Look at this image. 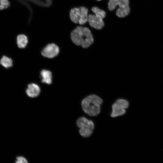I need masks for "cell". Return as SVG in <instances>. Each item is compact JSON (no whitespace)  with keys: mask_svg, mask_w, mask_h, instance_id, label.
I'll list each match as a JSON object with an SVG mask.
<instances>
[{"mask_svg":"<svg viewBox=\"0 0 163 163\" xmlns=\"http://www.w3.org/2000/svg\"><path fill=\"white\" fill-rule=\"evenodd\" d=\"M0 64L5 68L8 69L12 66L13 61L11 58L4 56L0 59Z\"/></svg>","mask_w":163,"mask_h":163,"instance_id":"7c38bea8","label":"cell"},{"mask_svg":"<svg viewBox=\"0 0 163 163\" xmlns=\"http://www.w3.org/2000/svg\"><path fill=\"white\" fill-rule=\"evenodd\" d=\"M16 163H27V159L22 156L18 157L17 158V160L15 161Z\"/></svg>","mask_w":163,"mask_h":163,"instance_id":"5bb4252c","label":"cell"},{"mask_svg":"<svg viewBox=\"0 0 163 163\" xmlns=\"http://www.w3.org/2000/svg\"><path fill=\"white\" fill-rule=\"evenodd\" d=\"M41 82L43 83L50 84L52 82V74L50 71L43 69L40 72Z\"/></svg>","mask_w":163,"mask_h":163,"instance_id":"30bf717a","label":"cell"},{"mask_svg":"<svg viewBox=\"0 0 163 163\" xmlns=\"http://www.w3.org/2000/svg\"><path fill=\"white\" fill-rule=\"evenodd\" d=\"M71 38L75 45L84 48L89 47L94 42V39L90 30L87 27L78 26L71 32Z\"/></svg>","mask_w":163,"mask_h":163,"instance_id":"6da1fadb","label":"cell"},{"mask_svg":"<svg viewBox=\"0 0 163 163\" xmlns=\"http://www.w3.org/2000/svg\"><path fill=\"white\" fill-rule=\"evenodd\" d=\"M103 102L102 99L95 94L88 96L82 100L81 105L84 111L91 116H95L100 112V106Z\"/></svg>","mask_w":163,"mask_h":163,"instance_id":"7a4b0ae2","label":"cell"},{"mask_svg":"<svg viewBox=\"0 0 163 163\" xmlns=\"http://www.w3.org/2000/svg\"><path fill=\"white\" fill-rule=\"evenodd\" d=\"M129 105V102L127 100L123 99L117 100L112 106L111 117H116L123 115L126 113L125 109L128 107Z\"/></svg>","mask_w":163,"mask_h":163,"instance_id":"52a82bcc","label":"cell"},{"mask_svg":"<svg viewBox=\"0 0 163 163\" xmlns=\"http://www.w3.org/2000/svg\"><path fill=\"white\" fill-rule=\"evenodd\" d=\"M17 43L18 46L20 48H25L28 43V39L26 36L20 34L17 38Z\"/></svg>","mask_w":163,"mask_h":163,"instance_id":"8fae6325","label":"cell"},{"mask_svg":"<svg viewBox=\"0 0 163 163\" xmlns=\"http://www.w3.org/2000/svg\"><path fill=\"white\" fill-rule=\"evenodd\" d=\"M40 91L39 86L35 83L29 84L26 91L27 95L31 97H37L40 94Z\"/></svg>","mask_w":163,"mask_h":163,"instance_id":"9c48e42d","label":"cell"},{"mask_svg":"<svg viewBox=\"0 0 163 163\" xmlns=\"http://www.w3.org/2000/svg\"><path fill=\"white\" fill-rule=\"evenodd\" d=\"M117 5L119 8L117 10L116 15L120 18H123L129 14L130 8L129 0H109L108 8L110 11L113 10Z\"/></svg>","mask_w":163,"mask_h":163,"instance_id":"3957f363","label":"cell"},{"mask_svg":"<svg viewBox=\"0 0 163 163\" xmlns=\"http://www.w3.org/2000/svg\"><path fill=\"white\" fill-rule=\"evenodd\" d=\"M88 9L83 6L73 8L70 12V19L75 23L84 24L88 20Z\"/></svg>","mask_w":163,"mask_h":163,"instance_id":"5b68a950","label":"cell"},{"mask_svg":"<svg viewBox=\"0 0 163 163\" xmlns=\"http://www.w3.org/2000/svg\"><path fill=\"white\" fill-rule=\"evenodd\" d=\"M10 3L8 0H0V10L8 8Z\"/></svg>","mask_w":163,"mask_h":163,"instance_id":"4fadbf2b","label":"cell"},{"mask_svg":"<svg viewBox=\"0 0 163 163\" xmlns=\"http://www.w3.org/2000/svg\"><path fill=\"white\" fill-rule=\"evenodd\" d=\"M59 47L54 43L47 45L42 50V55L44 57L52 58L56 56L59 54Z\"/></svg>","mask_w":163,"mask_h":163,"instance_id":"ba28073f","label":"cell"},{"mask_svg":"<svg viewBox=\"0 0 163 163\" xmlns=\"http://www.w3.org/2000/svg\"><path fill=\"white\" fill-rule=\"evenodd\" d=\"M91 10L95 14L88 15V21L90 25L97 29H102L104 26L103 19L105 16V12L97 7H93Z\"/></svg>","mask_w":163,"mask_h":163,"instance_id":"277c9868","label":"cell"},{"mask_svg":"<svg viewBox=\"0 0 163 163\" xmlns=\"http://www.w3.org/2000/svg\"><path fill=\"white\" fill-rule=\"evenodd\" d=\"M77 126L80 129V135L84 137L90 136L92 133L94 127L93 122L85 117L79 118L76 122Z\"/></svg>","mask_w":163,"mask_h":163,"instance_id":"8992f818","label":"cell"},{"mask_svg":"<svg viewBox=\"0 0 163 163\" xmlns=\"http://www.w3.org/2000/svg\"><path fill=\"white\" fill-rule=\"evenodd\" d=\"M97 0V1H100L101 0Z\"/></svg>","mask_w":163,"mask_h":163,"instance_id":"9a60e30c","label":"cell"}]
</instances>
